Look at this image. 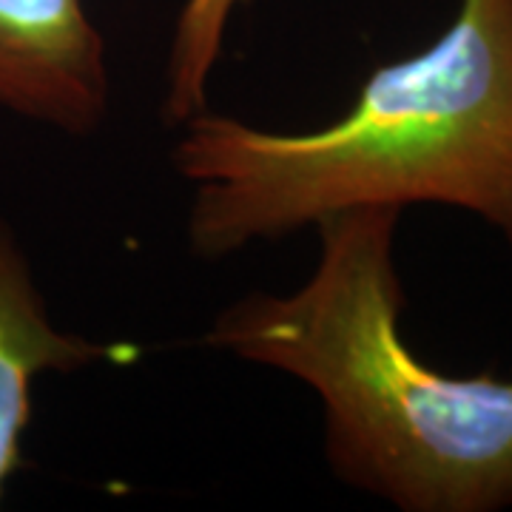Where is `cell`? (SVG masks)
I'll return each instance as SVG.
<instances>
[{
  "mask_svg": "<svg viewBox=\"0 0 512 512\" xmlns=\"http://www.w3.org/2000/svg\"><path fill=\"white\" fill-rule=\"evenodd\" d=\"M171 151L191 254L222 259L353 208L450 205L512 248V0H461L424 52L367 74L313 131L200 111Z\"/></svg>",
  "mask_w": 512,
  "mask_h": 512,
  "instance_id": "obj_1",
  "label": "cell"
},
{
  "mask_svg": "<svg viewBox=\"0 0 512 512\" xmlns=\"http://www.w3.org/2000/svg\"><path fill=\"white\" fill-rule=\"evenodd\" d=\"M399 217L353 208L322 220L311 276L234 299L205 342L311 387L342 484L404 512L510 510L512 379L453 376L407 345Z\"/></svg>",
  "mask_w": 512,
  "mask_h": 512,
  "instance_id": "obj_2",
  "label": "cell"
},
{
  "mask_svg": "<svg viewBox=\"0 0 512 512\" xmlns=\"http://www.w3.org/2000/svg\"><path fill=\"white\" fill-rule=\"evenodd\" d=\"M109 100L106 40L86 0H0V111L86 137Z\"/></svg>",
  "mask_w": 512,
  "mask_h": 512,
  "instance_id": "obj_3",
  "label": "cell"
},
{
  "mask_svg": "<svg viewBox=\"0 0 512 512\" xmlns=\"http://www.w3.org/2000/svg\"><path fill=\"white\" fill-rule=\"evenodd\" d=\"M140 350L128 342H94L52 322L32 265L0 214V507L12 478L26 470L23 439L35 416V382L43 373L92 365H131Z\"/></svg>",
  "mask_w": 512,
  "mask_h": 512,
  "instance_id": "obj_4",
  "label": "cell"
},
{
  "mask_svg": "<svg viewBox=\"0 0 512 512\" xmlns=\"http://www.w3.org/2000/svg\"><path fill=\"white\" fill-rule=\"evenodd\" d=\"M251 0H185L165 63L163 117L183 126L208 109V86L220 63L231 18Z\"/></svg>",
  "mask_w": 512,
  "mask_h": 512,
  "instance_id": "obj_5",
  "label": "cell"
}]
</instances>
